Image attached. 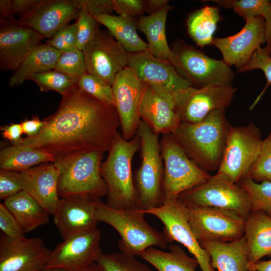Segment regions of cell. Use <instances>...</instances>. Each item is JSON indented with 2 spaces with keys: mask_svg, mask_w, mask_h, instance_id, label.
I'll return each mask as SVG.
<instances>
[{
  "mask_svg": "<svg viewBox=\"0 0 271 271\" xmlns=\"http://www.w3.org/2000/svg\"><path fill=\"white\" fill-rule=\"evenodd\" d=\"M224 8H231L245 20L258 16L264 17L271 10V3L267 0L213 1Z\"/></svg>",
  "mask_w": 271,
  "mask_h": 271,
  "instance_id": "37",
  "label": "cell"
},
{
  "mask_svg": "<svg viewBox=\"0 0 271 271\" xmlns=\"http://www.w3.org/2000/svg\"><path fill=\"white\" fill-rule=\"evenodd\" d=\"M19 173L23 191L53 215L60 199L58 192L59 168L54 163H46Z\"/></svg>",
  "mask_w": 271,
  "mask_h": 271,
  "instance_id": "23",
  "label": "cell"
},
{
  "mask_svg": "<svg viewBox=\"0 0 271 271\" xmlns=\"http://www.w3.org/2000/svg\"><path fill=\"white\" fill-rule=\"evenodd\" d=\"M262 141L259 130L252 123L245 126H231L217 173L238 183L255 161Z\"/></svg>",
  "mask_w": 271,
  "mask_h": 271,
  "instance_id": "10",
  "label": "cell"
},
{
  "mask_svg": "<svg viewBox=\"0 0 271 271\" xmlns=\"http://www.w3.org/2000/svg\"><path fill=\"white\" fill-rule=\"evenodd\" d=\"M0 229L4 234L11 238L25 236L18 221L4 203L0 204Z\"/></svg>",
  "mask_w": 271,
  "mask_h": 271,
  "instance_id": "46",
  "label": "cell"
},
{
  "mask_svg": "<svg viewBox=\"0 0 271 271\" xmlns=\"http://www.w3.org/2000/svg\"><path fill=\"white\" fill-rule=\"evenodd\" d=\"M160 143L164 164L162 186L163 204L204 183L211 175L189 159L171 134H163Z\"/></svg>",
  "mask_w": 271,
  "mask_h": 271,
  "instance_id": "7",
  "label": "cell"
},
{
  "mask_svg": "<svg viewBox=\"0 0 271 271\" xmlns=\"http://www.w3.org/2000/svg\"><path fill=\"white\" fill-rule=\"evenodd\" d=\"M102 152H89L60 158L54 163L59 168L58 192L60 198L82 196L100 199L107 189L100 173Z\"/></svg>",
  "mask_w": 271,
  "mask_h": 271,
  "instance_id": "5",
  "label": "cell"
},
{
  "mask_svg": "<svg viewBox=\"0 0 271 271\" xmlns=\"http://www.w3.org/2000/svg\"><path fill=\"white\" fill-rule=\"evenodd\" d=\"M187 209L189 223L200 243L228 242L243 236L245 219L234 211L212 207Z\"/></svg>",
  "mask_w": 271,
  "mask_h": 271,
  "instance_id": "13",
  "label": "cell"
},
{
  "mask_svg": "<svg viewBox=\"0 0 271 271\" xmlns=\"http://www.w3.org/2000/svg\"><path fill=\"white\" fill-rule=\"evenodd\" d=\"M96 262L105 271H154L134 256L122 252L102 253Z\"/></svg>",
  "mask_w": 271,
  "mask_h": 271,
  "instance_id": "36",
  "label": "cell"
},
{
  "mask_svg": "<svg viewBox=\"0 0 271 271\" xmlns=\"http://www.w3.org/2000/svg\"><path fill=\"white\" fill-rule=\"evenodd\" d=\"M146 85L128 66L117 74L112 85L121 136L125 140H131L137 132L141 120L140 104Z\"/></svg>",
  "mask_w": 271,
  "mask_h": 271,
  "instance_id": "15",
  "label": "cell"
},
{
  "mask_svg": "<svg viewBox=\"0 0 271 271\" xmlns=\"http://www.w3.org/2000/svg\"><path fill=\"white\" fill-rule=\"evenodd\" d=\"M140 147L138 136L124 140L118 132L100 171L107 189L106 202L115 209H136L137 191L132 172V161Z\"/></svg>",
  "mask_w": 271,
  "mask_h": 271,
  "instance_id": "3",
  "label": "cell"
},
{
  "mask_svg": "<svg viewBox=\"0 0 271 271\" xmlns=\"http://www.w3.org/2000/svg\"><path fill=\"white\" fill-rule=\"evenodd\" d=\"M82 51L87 73L109 85L127 66V52L108 31L99 29Z\"/></svg>",
  "mask_w": 271,
  "mask_h": 271,
  "instance_id": "14",
  "label": "cell"
},
{
  "mask_svg": "<svg viewBox=\"0 0 271 271\" xmlns=\"http://www.w3.org/2000/svg\"><path fill=\"white\" fill-rule=\"evenodd\" d=\"M217 7L205 6L189 16L187 25L188 33L200 47L212 44L213 35L221 20Z\"/></svg>",
  "mask_w": 271,
  "mask_h": 271,
  "instance_id": "33",
  "label": "cell"
},
{
  "mask_svg": "<svg viewBox=\"0 0 271 271\" xmlns=\"http://www.w3.org/2000/svg\"><path fill=\"white\" fill-rule=\"evenodd\" d=\"M95 215L98 222L109 225L119 234L118 247L125 254L140 256L148 248L163 249L171 242L164 232L152 227L145 219V214L137 209H115L99 199Z\"/></svg>",
  "mask_w": 271,
  "mask_h": 271,
  "instance_id": "4",
  "label": "cell"
},
{
  "mask_svg": "<svg viewBox=\"0 0 271 271\" xmlns=\"http://www.w3.org/2000/svg\"><path fill=\"white\" fill-rule=\"evenodd\" d=\"M81 271H105L97 263L94 262Z\"/></svg>",
  "mask_w": 271,
  "mask_h": 271,
  "instance_id": "54",
  "label": "cell"
},
{
  "mask_svg": "<svg viewBox=\"0 0 271 271\" xmlns=\"http://www.w3.org/2000/svg\"><path fill=\"white\" fill-rule=\"evenodd\" d=\"M265 26V41L266 46L264 49L271 56V10L264 17Z\"/></svg>",
  "mask_w": 271,
  "mask_h": 271,
  "instance_id": "52",
  "label": "cell"
},
{
  "mask_svg": "<svg viewBox=\"0 0 271 271\" xmlns=\"http://www.w3.org/2000/svg\"><path fill=\"white\" fill-rule=\"evenodd\" d=\"M77 24V48L82 50L100 29V23L86 12L79 11Z\"/></svg>",
  "mask_w": 271,
  "mask_h": 271,
  "instance_id": "42",
  "label": "cell"
},
{
  "mask_svg": "<svg viewBox=\"0 0 271 271\" xmlns=\"http://www.w3.org/2000/svg\"><path fill=\"white\" fill-rule=\"evenodd\" d=\"M29 79L35 82L41 91H55L62 96L78 81L54 69L35 74Z\"/></svg>",
  "mask_w": 271,
  "mask_h": 271,
  "instance_id": "35",
  "label": "cell"
},
{
  "mask_svg": "<svg viewBox=\"0 0 271 271\" xmlns=\"http://www.w3.org/2000/svg\"><path fill=\"white\" fill-rule=\"evenodd\" d=\"M102 253L100 232L97 227L64 239L57 244L51 250L46 267L81 271L96 262Z\"/></svg>",
  "mask_w": 271,
  "mask_h": 271,
  "instance_id": "17",
  "label": "cell"
},
{
  "mask_svg": "<svg viewBox=\"0 0 271 271\" xmlns=\"http://www.w3.org/2000/svg\"><path fill=\"white\" fill-rule=\"evenodd\" d=\"M140 115L141 120L158 134H171L181 123L173 101L160 94L147 83L141 102Z\"/></svg>",
  "mask_w": 271,
  "mask_h": 271,
  "instance_id": "24",
  "label": "cell"
},
{
  "mask_svg": "<svg viewBox=\"0 0 271 271\" xmlns=\"http://www.w3.org/2000/svg\"><path fill=\"white\" fill-rule=\"evenodd\" d=\"M236 90L232 86L221 85L183 89L172 94L174 110L181 122L197 123L215 110L225 109Z\"/></svg>",
  "mask_w": 271,
  "mask_h": 271,
  "instance_id": "11",
  "label": "cell"
},
{
  "mask_svg": "<svg viewBox=\"0 0 271 271\" xmlns=\"http://www.w3.org/2000/svg\"><path fill=\"white\" fill-rule=\"evenodd\" d=\"M225 109L210 113L197 123L181 122L171 134L196 165L208 172L218 170L231 126Z\"/></svg>",
  "mask_w": 271,
  "mask_h": 271,
  "instance_id": "2",
  "label": "cell"
},
{
  "mask_svg": "<svg viewBox=\"0 0 271 271\" xmlns=\"http://www.w3.org/2000/svg\"><path fill=\"white\" fill-rule=\"evenodd\" d=\"M43 120L37 134L22 139L20 144L52 154L56 160L108 151L120 126L115 106L92 96L77 83L62 95L57 110Z\"/></svg>",
  "mask_w": 271,
  "mask_h": 271,
  "instance_id": "1",
  "label": "cell"
},
{
  "mask_svg": "<svg viewBox=\"0 0 271 271\" xmlns=\"http://www.w3.org/2000/svg\"><path fill=\"white\" fill-rule=\"evenodd\" d=\"M146 12L149 15L156 13L168 4L167 0H147L145 1Z\"/></svg>",
  "mask_w": 271,
  "mask_h": 271,
  "instance_id": "51",
  "label": "cell"
},
{
  "mask_svg": "<svg viewBox=\"0 0 271 271\" xmlns=\"http://www.w3.org/2000/svg\"><path fill=\"white\" fill-rule=\"evenodd\" d=\"M210 255L211 264L218 271H248V258L244 236L223 242L207 241L200 243Z\"/></svg>",
  "mask_w": 271,
  "mask_h": 271,
  "instance_id": "26",
  "label": "cell"
},
{
  "mask_svg": "<svg viewBox=\"0 0 271 271\" xmlns=\"http://www.w3.org/2000/svg\"><path fill=\"white\" fill-rule=\"evenodd\" d=\"M43 0H1V20L12 22L16 18L23 19L30 15Z\"/></svg>",
  "mask_w": 271,
  "mask_h": 271,
  "instance_id": "40",
  "label": "cell"
},
{
  "mask_svg": "<svg viewBox=\"0 0 271 271\" xmlns=\"http://www.w3.org/2000/svg\"><path fill=\"white\" fill-rule=\"evenodd\" d=\"M256 69H260L264 72L267 83L262 91L251 106L250 109L256 104L265 90L271 84V56L266 52L264 48L260 47L256 50L248 62L238 72H245Z\"/></svg>",
  "mask_w": 271,
  "mask_h": 271,
  "instance_id": "43",
  "label": "cell"
},
{
  "mask_svg": "<svg viewBox=\"0 0 271 271\" xmlns=\"http://www.w3.org/2000/svg\"><path fill=\"white\" fill-rule=\"evenodd\" d=\"M127 66L138 78L166 97L191 86L190 82L181 77L168 60L159 59L148 51L127 53Z\"/></svg>",
  "mask_w": 271,
  "mask_h": 271,
  "instance_id": "18",
  "label": "cell"
},
{
  "mask_svg": "<svg viewBox=\"0 0 271 271\" xmlns=\"http://www.w3.org/2000/svg\"><path fill=\"white\" fill-rule=\"evenodd\" d=\"M243 28L237 33L228 37L214 38V45L221 52L223 61L238 71L250 60L254 52L265 42L264 19L262 16L245 20Z\"/></svg>",
  "mask_w": 271,
  "mask_h": 271,
  "instance_id": "19",
  "label": "cell"
},
{
  "mask_svg": "<svg viewBox=\"0 0 271 271\" xmlns=\"http://www.w3.org/2000/svg\"><path fill=\"white\" fill-rule=\"evenodd\" d=\"M158 271H196L199 266L194 257L188 256L177 245H171L169 251L151 247L140 256Z\"/></svg>",
  "mask_w": 271,
  "mask_h": 271,
  "instance_id": "32",
  "label": "cell"
},
{
  "mask_svg": "<svg viewBox=\"0 0 271 271\" xmlns=\"http://www.w3.org/2000/svg\"><path fill=\"white\" fill-rule=\"evenodd\" d=\"M79 88L97 99L114 106L112 85L87 73L78 79Z\"/></svg>",
  "mask_w": 271,
  "mask_h": 271,
  "instance_id": "41",
  "label": "cell"
},
{
  "mask_svg": "<svg viewBox=\"0 0 271 271\" xmlns=\"http://www.w3.org/2000/svg\"><path fill=\"white\" fill-rule=\"evenodd\" d=\"M44 38V36L31 28L1 20V69L15 71Z\"/></svg>",
  "mask_w": 271,
  "mask_h": 271,
  "instance_id": "21",
  "label": "cell"
},
{
  "mask_svg": "<svg viewBox=\"0 0 271 271\" xmlns=\"http://www.w3.org/2000/svg\"><path fill=\"white\" fill-rule=\"evenodd\" d=\"M137 133L140 141L141 163L134 176L136 209L147 210L163 205L164 164L159 134L142 120Z\"/></svg>",
  "mask_w": 271,
  "mask_h": 271,
  "instance_id": "6",
  "label": "cell"
},
{
  "mask_svg": "<svg viewBox=\"0 0 271 271\" xmlns=\"http://www.w3.org/2000/svg\"><path fill=\"white\" fill-rule=\"evenodd\" d=\"M138 210L157 217L164 224V232L171 241H176L186 247L197 260L202 271H215L209 254L201 246L190 225L187 206L178 198L156 208Z\"/></svg>",
  "mask_w": 271,
  "mask_h": 271,
  "instance_id": "12",
  "label": "cell"
},
{
  "mask_svg": "<svg viewBox=\"0 0 271 271\" xmlns=\"http://www.w3.org/2000/svg\"><path fill=\"white\" fill-rule=\"evenodd\" d=\"M247 193L251 205V212L262 211L271 217V182L257 183L244 178L238 183Z\"/></svg>",
  "mask_w": 271,
  "mask_h": 271,
  "instance_id": "34",
  "label": "cell"
},
{
  "mask_svg": "<svg viewBox=\"0 0 271 271\" xmlns=\"http://www.w3.org/2000/svg\"><path fill=\"white\" fill-rule=\"evenodd\" d=\"M79 10H84L92 16L112 15L113 0H73Z\"/></svg>",
  "mask_w": 271,
  "mask_h": 271,
  "instance_id": "47",
  "label": "cell"
},
{
  "mask_svg": "<svg viewBox=\"0 0 271 271\" xmlns=\"http://www.w3.org/2000/svg\"><path fill=\"white\" fill-rule=\"evenodd\" d=\"M244 178L257 183L271 182V131L262 140L258 155Z\"/></svg>",
  "mask_w": 271,
  "mask_h": 271,
  "instance_id": "38",
  "label": "cell"
},
{
  "mask_svg": "<svg viewBox=\"0 0 271 271\" xmlns=\"http://www.w3.org/2000/svg\"><path fill=\"white\" fill-rule=\"evenodd\" d=\"M243 236L248 269L264 256L271 255V217L262 211H252L245 219Z\"/></svg>",
  "mask_w": 271,
  "mask_h": 271,
  "instance_id": "25",
  "label": "cell"
},
{
  "mask_svg": "<svg viewBox=\"0 0 271 271\" xmlns=\"http://www.w3.org/2000/svg\"><path fill=\"white\" fill-rule=\"evenodd\" d=\"M248 271H271V259L259 261L248 268Z\"/></svg>",
  "mask_w": 271,
  "mask_h": 271,
  "instance_id": "53",
  "label": "cell"
},
{
  "mask_svg": "<svg viewBox=\"0 0 271 271\" xmlns=\"http://www.w3.org/2000/svg\"><path fill=\"white\" fill-rule=\"evenodd\" d=\"M41 271H71L64 268L59 267H46Z\"/></svg>",
  "mask_w": 271,
  "mask_h": 271,
  "instance_id": "55",
  "label": "cell"
},
{
  "mask_svg": "<svg viewBox=\"0 0 271 271\" xmlns=\"http://www.w3.org/2000/svg\"><path fill=\"white\" fill-rule=\"evenodd\" d=\"M46 44L60 51L66 52L77 48V24L68 25L58 31Z\"/></svg>",
  "mask_w": 271,
  "mask_h": 271,
  "instance_id": "44",
  "label": "cell"
},
{
  "mask_svg": "<svg viewBox=\"0 0 271 271\" xmlns=\"http://www.w3.org/2000/svg\"><path fill=\"white\" fill-rule=\"evenodd\" d=\"M79 13L73 0H43L28 17L16 19L12 23L31 28L49 39L77 18Z\"/></svg>",
  "mask_w": 271,
  "mask_h": 271,
  "instance_id": "22",
  "label": "cell"
},
{
  "mask_svg": "<svg viewBox=\"0 0 271 271\" xmlns=\"http://www.w3.org/2000/svg\"><path fill=\"white\" fill-rule=\"evenodd\" d=\"M54 70L79 79L87 73L83 51L76 49L72 51L62 52Z\"/></svg>",
  "mask_w": 271,
  "mask_h": 271,
  "instance_id": "39",
  "label": "cell"
},
{
  "mask_svg": "<svg viewBox=\"0 0 271 271\" xmlns=\"http://www.w3.org/2000/svg\"><path fill=\"white\" fill-rule=\"evenodd\" d=\"M55 161L53 154L21 144H13L0 152V168L4 170L21 172Z\"/></svg>",
  "mask_w": 271,
  "mask_h": 271,
  "instance_id": "31",
  "label": "cell"
},
{
  "mask_svg": "<svg viewBox=\"0 0 271 271\" xmlns=\"http://www.w3.org/2000/svg\"><path fill=\"white\" fill-rule=\"evenodd\" d=\"M23 191L19 172L1 169L0 199H6Z\"/></svg>",
  "mask_w": 271,
  "mask_h": 271,
  "instance_id": "45",
  "label": "cell"
},
{
  "mask_svg": "<svg viewBox=\"0 0 271 271\" xmlns=\"http://www.w3.org/2000/svg\"><path fill=\"white\" fill-rule=\"evenodd\" d=\"M113 3L114 11L118 15L141 17L146 12L145 1L113 0Z\"/></svg>",
  "mask_w": 271,
  "mask_h": 271,
  "instance_id": "48",
  "label": "cell"
},
{
  "mask_svg": "<svg viewBox=\"0 0 271 271\" xmlns=\"http://www.w3.org/2000/svg\"><path fill=\"white\" fill-rule=\"evenodd\" d=\"M62 52L47 45L40 44L26 56L10 77L11 87L21 85L33 75L53 70Z\"/></svg>",
  "mask_w": 271,
  "mask_h": 271,
  "instance_id": "30",
  "label": "cell"
},
{
  "mask_svg": "<svg viewBox=\"0 0 271 271\" xmlns=\"http://www.w3.org/2000/svg\"><path fill=\"white\" fill-rule=\"evenodd\" d=\"M168 60L183 78L198 88L211 85L232 86L234 73L223 60L207 56L184 42H178Z\"/></svg>",
  "mask_w": 271,
  "mask_h": 271,
  "instance_id": "8",
  "label": "cell"
},
{
  "mask_svg": "<svg viewBox=\"0 0 271 271\" xmlns=\"http://www.w3.org/2000/svg\"><path fill=\"white\" fill-rule=\"evenodd\" d=\"M2 134L4 138L12 142L13 144H20L22 140L23 133L21 123H11L1 127Z\"/></svg>",
  "mask_w": 271,
  "mask_h": 271,
  "instance_id": "49",
  "label": "cell"
},
{
  "mask_svg": "<svg viewBox=\"0 0 271 271\" xmlns=\"http://www.w3.org/2000/svg\"><path fill=\"white\" fill-rule=\"evenodd\" d=\"M104 26L111 36L129 53L148 51V43L138 35L137 20L133 17L113 15H99L92 16Z\"/></svg>",
  "mask_w": 271,
  "mask_h": 271,
  "instance_id": "28",
  "label": "cell"
},
{
  "mask_svg": "<svg viewBox=\"0 0 271 271\" xmlns=\"http://www.w3.org/2000/svg\"><path fill=\"white\" fill-rule=\"evenodd\" d=\"M171 9L168 4L158 12L139 17L137 28L146 36L148 51L156 57L168 60L172 53L167 40L165 27L167 18Z\"/></svg>",
  "mask_w": 271,
  "mask_h": 271,
  "instance_id": "29",
  "label": "cell"
},
{
  "mask_svg": "<svg viewBox=\"0 0 271 271\" xmlns=\"http://www.w3.org/2000/svg\"><path fill=\"white\" fill-rule=\"evenodd\" d=\"M186 206L212 207L232 210L245 219L251 212L250 198L238 184L217 173L206 182L181 193Z\"/></svg>",
  "mask_w": 271,
  "mask_h": 271,
  "instance_id": "9",
  "label": "cell"
},
{
  "mask_svg": "<svg viewBox=\"0 0 271 271\" xmlns=\"http://www.w3.org/2000/svg\"><path fill=\"white\" fill-rule=\"evenodd\" d=\"M99 199L82 196L60 198L53 215L63 240L97 228L95 213Z\"/></svg>",
  "mask_w": 271,
  "mask_h": 271,
  "instance_id": "20",
  "label": "cell"
},
{
  "mask_svg": "<svg viewBox=\"0 0 271 271\" xmlns=\"http://www.w3.org/2000/svg\"><path fill=\"white\" fill-rule=\"evenodd\" d=\"M3 203L14 215L24 233L49 221L50 214L24 191L6 199Z\"/></svg>",
  "mask_w": 271,
  "mask_h": 271,
  "instance_id": "27",
  "label": "cell"
},
{
  "mask_svg": "<svg viewBox=\"0 0 271 271\" xmlns=\"http://www.w3.org/2000/svg\"><path fill=\"white\" fill-rule=\"evenodd\" d=\"M21 124L23 133L26 134L27 137H31L36 136L41 131L44 122L36 116L30 119H25Z\"/></svg>",
  "mask_w": 271,
  "mask_h": 271,
  "instance_id": "50",
  "label": "cell"
},
{
  "mask_svg": "<svg viewBox=\"0 0 271 271\" xmlns=\"http://www.w3.org/2000/svg\"><path fill=\"white\" fill-rule=\"evenodd\" d=\"M51 250L38 237L13 238L0 237V271H41Z\"/></svg>",
  "mask_w": 271,
  "mask_h": 271,
  "instance_id": "16",
  "label": "cell"
}]
</instances>
